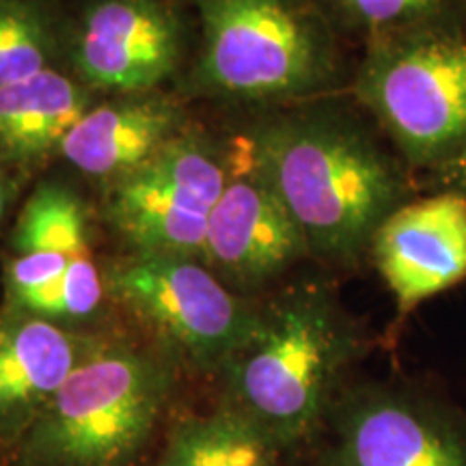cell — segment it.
<instances>
[{"instance_id":"cell-13","label":"cell","mask_w":466,"mask_h":466,"mask_svg":"<svg viewBox=\"0 0 466 466\" xmlns=\"http://www.w3.org/2000/svg\"><path fill=\"white\" fill-rule=\"evenodd\" d=\"M186 132L182 106L162 93H132L93 104L58 154L86 177L104 184L134 171Z\"/></svg>"},{"instance_id":"cell-9","label":"cell","mask_w":466,"mask_h":466,"mask_svg":"<svg viewBox=\"0 0 466 466\" xmlns=\"http://www.w3.org/2000/svg\"><path fill=\"white\" fill-rule=\"evenodd\" d=\"M182 52L184 26L167 0H86L67 42L74 78L113 96L156 91Z\"/></svg>"},{"instance_id":"cell-6","label":"cell","mask_w":466,"mask_h":466,"mask_svg":"<svg viewBox=\"0 0 466 466\" xmlns=\"http://www.w3.org/2000/svg\"><path fill=\"white\" fill-rule=\"evenodd\" d=\"M106 296L138 319L158 348L192 370L220 374L247 341L258 302L227 288L201 261L130 253L102 268Z\"/></svg>"},{"instance_id":"cell-2","label":"cell","mask_w":466,"mask_h":466,"mask_svg":"<svg viewBox=\"0 0 466 466\" xmlns=\"http://www.w3.org/2000/svg\"><path fill=\"white\" fill-rule=\"evenodd\" d=\"M370 350L365 326L330 283L299 279L258 302L255 326L220 370L225 404L281 453L316 445Z\"/></svg>"},{"instance_id":"cell-11","label":"cell","mask_w":466,"mask_h":466,"mask_svg":"<svg viewBox=\"0 0 466 466\" xmlns=\"http://www.w3.org/2000/svg\"><path fill=\"white\" fill-rule=\"evenodd\" d=\"M370 261L391 291L400 319L466 281V197L430 190L378 227Z\"/></svg>"},{"instance_id":"cell-19","label":"cell","mask_w":466,"mask_h":466,"mask_svg":"<svg viewBox=\"0 0 466 466\" xmlns=\"http://www.w3.org/2000/svg\"><path fill=\"white\" fill-rule=\"evenodd\" d=\"M14 197H15V179L11 177L5 168H0V223H3L5 212H7L9 203L14 201Z\"/></svg>"},{"instance_id":"cell-3","label":"cell","mask_w":466,"mask_h":466,"mask_svg":"<svg viewBox=\"0 0 466 466\" xmlns=\"http://www.w3.org/2000/svg\"><path fill=\"white\" fill-rule=\"evenodd\" d=\"M175 365L158 346L97 339L17 442V466H145Z\"/></svg>"},{"instance_id":"cell-10","label":"cell","mask_w":466,"mask_h":466,"mask_svg":"<svg viewBox=\"0 0 466 466\" xmlns=\"http://www.w3.org/2000/svg\"><path fill=\"white\" fill-rule=\"evenodd\" d=\"M240 171L229 179L208 225L201 264L240 296L259 294L281 281L302 259H311L299 225L272 186L240 151Z\"/></svg>"},{"instance_id":"cell-17","label":"cell","mask_w":466,"mask_h":466,"mask_svg":"<svg viewBox=\"0 0 466 466\" xmlns=\"http://www.w3.org/2000/svg\"><path fill=\"white\" fill-rule=\"evenodd\" d=\"M58 39L39 0H0V86L50 69Z\"/></svg>"},{"instance_id":"cell-15","label":"cell","mask_w":466,"mask_h":466,"mask_svg":"<svg viewBox=\"0 0 466 466\" xmlns=\"http://www.w3.org/2000/svg\"><path fill=\"white\" fill-rule=\"evenodd\" d=\"M279 456L258 425L223 401L208 415L175 425L158 466H275Z\"/></svg>"},{"instance_id":"cell-18","label":"cell","mask_w":466,"mask_h":466,"mask_svg":"<svg viewBox=\"0 0 466 466\" xmlns=\"http://www.w3.org/2000/svg\"><path fill=\"white\" fill-rule=\"evenodd\" d=\"M419 182L428 190H453L466 197V147L445 165L421 175Z\"/></svg>"},{"instance_id":"cell-5","label":"cell","mask_w":466,"mask_h":466,"mask_svg":"<svg viewBox=\"0 0 466 466\" xmlns=\"http://www.w3.org/2000/svg\"><path fill=\"white\" fill-rule=\"evenodd\" d=\"M352 97L419 182L466 147V28L365 44Z\"/></svg>"},{"instance_id":"cell-8","label":"cell","mask_w":466,"mask_h":466,"mask_svg":"<svg viewBox=\"0 0 466 466\" xmlns=\"http://www.w3.org/2000/svg\"><path fill=\"white\" fill-rule=\"evenodd\" d=\"M227 179L223 151L186 130L145 165L106 184L104 209L132 253L201 261L209 217Z\"/></svg>"},{"instance_id":"cell-7","label":"cell","mask_w":466,"mask_h":466,"mask_svg":"<svg viewBox=\"0 0 466 466\" xmlns=\"http://www.w3.org/2000/svg\"><path fill=\"white\" fill-rule=\"evenodd\" d=\"M313 466H466V410L430 382L352 380Z\"/></svg>"},{"instance_id":"cell-12","label":"cell","mask_w":466,"mask_h":466,"mask_svg":"<svg viewBox=\"0 0 466 466\" xmlns=\"http://www.w3.org/2000/svg\"><path fill=\"white\" fill-rule=\"evenodd\" d=\"M97 339L15 309L0 318V439L22 441Z\"/></svg>"},{"instance_id":"cell-1","label":"cell","mask_w":466,"mask_h":466,"mask_svg":"<svg viewBox=\"0 0 466 466\" xmlns=\"http://www.w3.org/2000/svg\"><path fill=\"white\" fill-rule=\"evenodd\" d=\"M244 147L311 259L341 270L370 261L378 227L417 197V175L363 108L337 93L266 108Z\"/></svg>"},{"instance_id":"cell-4","label":"cell","mask_w":466,"mask_h":466,"mask_svg":"<svg viewBox=\"0 0 466 466\" xmlns=\"http://www.w3.org/2000/svg\"><path fill=\"white\" fill-rule=\"evenodd\" d=\"M199 93L277 108L333 96L341 85L339 33L316 0H195Z\"/></svg>"},{"instance_id":"cell-16","label":"cell","mask_w":466,"mask_h":466,"mask_svg":"<svg viewBox=\"0 0 466 466\" xmlns=\"http://www.w3.org/2000/svg\"><path fill=\"white\" fill-rule=\"evenodd\" d=\"M337 33L360 42L466 28V0H316Z\"/></svg>"},{"instance_id":"cell-14","label":"cell","mask_w":466,"mask_h":466,"mask_svg":"<svg viewBox=\"0 0 466 466\" xmlns=\"http://www.w3.org/2000/svg\"><path fill=\"white\" fill-rule=\"evenodd\" d=\"M89 86L56 69L0 86V154L31 165L61 149L63 138L93 104Z\"/></svg>"}]
</instances>
